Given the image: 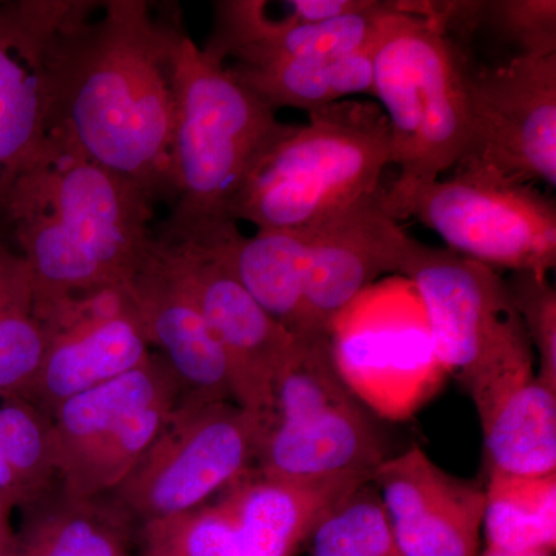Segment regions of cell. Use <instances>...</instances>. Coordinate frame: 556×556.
I'll use <instances>...</instances> for the list:
<instances>
[{
  "label": "cell",
  "mask_w": 556,
  "mask_h": 556,
  "mask_svg": "<svg viewBox=\"0 0 556 556\" xmlns=\"http://www.w3.org/2000/svg\"><path fill=\"white\" fill-rule=\"evenodd\" d=\"M181 24L144 0H73L50 64L54 144L170 204L175 56Z\"/></svg>",
  "instance_id": "cell-1"
},
{
  "label": "cell",
  "mask_w": 556,
  "mask_h": 556,
  "mask_svg": "<svg viewBox=\"0 0 556 556\" xmlns=\"http://www.w3.org/2000/svg\"><path fill=\"white\" fill-rule=\"evenodd\" d=\"M153 206L130 179L54 144L2 215L30 270L38 317L70 299L130 283L155 244Z\"/></svg>",
  "instance_id": "cell-2"
},
{
  "label": "cell",
  "mask_w": 556,
  "mask_h": 556,
  "mask_svg": "<svg viewBox=\"0 0 556 556\" xmlns=\"http://www.w3.org/2000/svg\"><path fill=\"white\" fill-rule=\"evenodd\" d=\"M294 127L278 121L223 62L182 31L175 56L174 197L156 239L199 240L237 225L230 208L241 189Z\"/></svg>",
  "instance_id": "cell-3"
},
{
  "label": "cell",
  "mask_w": 556,
  "mask_h": 556,
  "mask_svg": "<svg viewBox=\"0 0 556 556\" xmlns=\"http://www.w3.org/2000/svg\"><path fill=\"white\" fill-rule=\"evenodd\" d=\"M470 62L442 2H391L376 33L371 94L390 121L399 178L433 181L470 156Z\"/></svg>",
  "instance_id": "cell-4"
},
{
  "label": "cell",
  "mask_w": 556,
  "mask_h": 556,
  "mask_svg": "<svg viewBox=\"0 0 556 556\" xmlns=\"http://www.w3.org/2000/svg\"><path fill=\"white\" fill-rule=\"evenodd\" d=\"M308 115L252 172L230 208L233 223L311 228L382 190L393 144L380 105L345 100Z\"/></svg>",
  "instance_id": "cell-5"
},
{
  "label": "cell",
  "mask_w": 556,
  "mask_h": 556,
  "mask_svg": "<svg viewBox=\"0 0 556 556\" xmlns=\"http://www.w3.org/2000/svg\"><path fill=\"white\" fill-rule=\"evenodd\" d=\"M402 276L419 298L442 368L467 388L479 422L535 379L532 343L497 270L417 241Z\"/></svg>",
  "instance_id": "cell-6"
},
{
  "label": "cell",
  "mask_w": 556,
  "mask_h": 556,
  "mask_svg": "<svg viewBox=\"0 0 556 556\" xmlns=\"http://www.w3.org/2000/svg\"><path fill=\"white\" fill-rule=\"evenodd\" d=\"M387 457L371 412L340 378L331 339H298L278 378L255 471L294 484L364 485Z\"/></svg>",
  "instance_id": "cell-7"
},
{
  "label": "cell",
  "mask_w": 556,
  "mask_h": 556,
  "mask_svg": "<svg viewBox=\"0 0 556 556\" xmlns=\"http://www.w3.org/2000/svg\"><path fill=\"white\" fill-rule=\"evenodd\" d=\"M380 201L394 219L422 223L450 251L489 268L541 276L555 268V200L479 161H460L447 179L397 178Z\"/></svg>",
  "instance_id": "cell-8"
},
{
  "label": "cell",
  "mask_w": 556,
  "mask_h": 556,
  "mask_svg": "<svg viewBox=\"0 0 556 556\" xmlns=\"http://www.w3.org/2000/svg\"><path fill=\"white\" fill-rule=\"evenodd\" d=\"M270 419L230 401L178 402L110 500L142 526L195 510L252 470Z\"/></svg>",
  "instance_id": "cell-9"
},
{
  "label": "cell",
  "mask_w": 556,
  "mask_h": 556,
  "mask_svg": "<svg viewBox=\"0 0 556 556\" xmlns=\"http://www.w3.org/2000/svg\"><path fill=\"white\" fill-rule=\"evenodd\" d=\"M181 388L161 356L68 399L51 416L62 496L93 500L113 492L159 438Z\"/></svg>",
  "instance_id": "cell-10"
},
{
  "label": "cell",
  "mask_w": 556,
  "mask_h": 556,
  "mask_svg": "<svg viewBox=\"0 0 556 556\" xmlns=\"http://www.w3.org/2000/svg\"><path fill=\"white\" fill-rule=\"evenodd\" d=\"M371 288L336 318L332 356L340 378L369 412L407 420L437 396L447 372L412 283L407 294Z\"/></svg>",
  "instance_id": "cell-11"
},
{
  "label": "cell",
  "mask_w": 556,
  "mask_h": 556,
  "mask_svg": "<svg viewBox=\"0 0 556 556\" xmlns=\"http://www.w3.org/2000/svg\"><path fill=\"white\" fill-rule=\"evenodd\" d=\"M361 485H305L251 470L214 504L142 526L148 556H292Z\"/></svg>",
  "instance_id": "cell-12"
},
{
  "label": "cell",
  "mask_w": 556,
  "mask_h": 556,
  "mask_svg": "<svg viewBox=\"0 0 556 556\" xmlns=\"http://www.w3.org/2000/svg\"><path fill=\"white\" fill-rule=\"evenodd\" d=\"M473 150L466 160L556 189V54L467 70Z\"/></svg>",
  "instance_id": "cell-13"
},
{
  "label": "cell",
  "mask_w": 556,
  "mask_h": 556,
  "mask_svg": "<svg viewBox=\"0 0 556 556\" xmlns=\"http://www.w3.org/2000/svg\"><path fill=\"white\" fill-rule=\"evenodd\" d=\"M156 241L225 351L233 402L273 417L278 378L298 339L258 305L206 244Z\"/></svg>",
  "instance_id": "cell-14"
},
{
  "label": "cell",
  "mask_w": 556,
  "mask_h": 556,
  "mask_svg": "<svg viewBox=\"0 0 556 556\" xmlns=\"http://www.w3.org/2000/svg\"><path fill=\"white\" fill-rule=\"evenodd\" d=\"M73 0L0 3V217L21 179L54 150L50 64Z\"/></svg>",
  "instance_id": "cell-15"
},
{
  "label": "cell",
  "mask_w": 556,
  "mask_h": 556,
  "mask_svg": "<svg viewBox=\"0 0 556 556\" xmlns=\"http://www.w3.org/2000/svg\"><path fill=\"white\" fill-rule=\"evenodd\" d=\"M380 192L308 228L302 321L295 338L331 339L336 318L362 292L386 274L404 273L417 240L388 214Z\"/></svg>",
  "instance_id": "cell-16"
},
{
  "label": "cell",
  "mask_w": 556,
  "mask_h": 556,
  "mask_svg": "<svg viewBox=\"0 0 556 556\" xmlns=\"http://www.w3.org/2000/svg\"><path fill=\"white\" fill-rule=\"evenodd\" d=\"M388 521L404 556H477L485 492L448 473L413 442L376 470Z\"/></svg>",
  "instance_id": "cell-17"
},
{
  "label": "cell",
  "mask_w": 556,
  "mask_h": 556,
  "mask_svg": "<svg viewBox=\"0 0 556 556\" xmlns=\"http://www.w3.org/2000/svg\"><path fill=\"white\" fill-rule=\"evenodd\" d=\"M150 354L129 287L102 289L49 336L28 401L51 417L68 399L141 367Z\"/></svg>",
  "instance_id": "cell-18"
},
{
  "label": "cell",
  "mask_w": 556,
  "mask_h": 556,
  "mask_svg": "<svg viewBox=\"0 0 556 556\" xmlns=\"http://www.w3.org/2000/svg\"><path fill=\"white\" fill-rule=\"evenodd\" d=\"M129 292L146 342L159 348L178 380L179 402H233L225 351L156 239Z\"/></svg>",
  "instance_id": "cell-19"
},
{
  "label": "cell",
  "mask_w": 556,
  "mask_h": 556,
  "mask_svg": "<svg viewBox=\"0 0 556 556\" xmlns=\"http://www.w3.org/2000/svg\"><path fill=\"white\" fill-rule=\"evenodd\" d=\"M283 14L274 16L263 0H222L214 3V28L204 51L230 67H263L305 58L336 56L368 46L375 39L391 2L325 22L300 24Z\"/></svg>",
  "instance_id": "cell-20"
},
{
  "label": "cell",
  "mask_w": 556,
  "mask_h": 556,
  "mask_svg": "<svg viewBox=\"0 0 556 556\" xmlns=\"http://www.w3.org/2000/svg\"><path fill=\"white\" fill-rule=\"evenodd\" d=\"M372 50L375 39L362 49L336 56L305 58L263 67L225 65L274 112L291 108L311 113L353 94L372 93Z\"/></svg>",
  "instance_id": "cell-21"
},
{
  "label": "cell",
  "mask_w": 556,
  "mask_h": 556,
  "mask_svg": "<svg viewBox=\"0 0 556 556\" xmlns=\"http://www.w3.org/2000/svg\"><path fill=\"white\" fill-rule=\"evenodd\" d=\"M30 510L17 533V556H131L134 519L112 500L61 495Z\"/></svg>",
  "instance_id": "cell-22"
},
{
  "label": "cell",
  "mask_w": 556,
  "mask_h": 556,
  "mask_svg": "<svg viewBox=\"0 0 556 556\" xmlns=\"http://www.w3.org/2000/svg\"><path fill=\"white\" fill-rule=\"evenodd\" d=\"M481 427L490 467L522 477L556 473V390L536 376Z\"/></svg>",
  "instance_id": "cell-23"
},
{
  "label": "cell",
  "mask_w": 556,
  "mask_h": 556,
  "mask_svg": "<svg viewBox=\"0 0 556 556\" xmlns=\"http://www.w3.org/2000/svg\"><path fill=\"white\" fill-rule=\"evenodd\" d=\"M486 548L504 552H554L556 473L522 477L490 467L485 489Z\"/></svg>",
  "instance_id": "cell-24"
},
{
  "label": "cell",
  "mask_w": 556,
  "mask_h": 556,
  "mask_svg": "<svg viewBox=\"0 0 556 556\" xmlns=\"http://www.w3.org/2000/svg\"><path fill=\"white\" fill-rule=\"evenodd\" d=\"M47 343L30 270L16 249L0 240V399L30 396Z\"/></svg>",
  "instance_id": "cell-25"
},
{
  "label": "cell",
  "mask_w": 556,
  "mask_h": 556,
  "mask_svg": "<svg viewBox=\"0 0 556 556\" xmlns=\"http://www.w3.org/2000/svg\"><path fill=\"white\" fill-rule=\"evenodd\" d=\"M54 478L51 417L28 399H0V495L13 507H35Z\"/></svg>",
  "instance_id": "cell-26"
},
{
  "label": "cell",
  "mask_w": 556,
  "mask_h": 556,
  "mask_svg": "<svg viewBox=\"0 0 556 556\" xmlns=\"http://www.w3.org/2000/svg\"><path fill=\"white\" fill-rule=\"evenodd\" d=\"M309 538L311 556H404L372 482L329 508Z\"/></svg>",
  "instance_id": "cell-27"
},
{
  "label": "cell",
  "mask_w": 556,
  "mask_h": 556,
  "mask_svg": "<svg viewBox=\"0 0 556 556\" xmlns=\"http://www.w3.org/2000/svg\"><path fill=\"white\" fill-rule=\"evenodd\" d=\"M489 24L525 56L556 54L555 0H489L479 2L478 25Z\"/></svg>",
  "instance_id": "cell-28"
},
{
  "label": "cell",
  "mask_w": 556,
  "mask_h": 556,
  "mask_svg": "<svg viewBox=\"0 0 556 556\" xmlns=\"http://www.w3.org/2000/svg\"><path fill=\"white\" fill-rule=\"evenodd\" d=\"M547 277L515 273L507 285L530 343L538 351L536 378L556 390V291Z\"/></svg>",
  "instance_id": "cell-29"
},
{
  "label": "cell",
  "mask_w": 556,
  "mask_h": 556,
  "mask_svg": "<svg viewBox=\"0 0 556 556\" xmlns=\"http://www.w3.org/2000/svg\"><path fill=\"white\" fill-rule=\"evenodd\" d=\"M13 506L0 495V556H17V533L11 526Z\"/></svg>",
  "instance_id": "cell-30"
},
{
  "label": "cell",
  "mask_w": 556,
  "mask_h": 556,
  "mask_svg": "<svg viewBox=\"0 0 556 556\" xmlns=\"http://www.w3.org/2000/svg\"><path fill=\"white\" fill-rule=\"evenodd\" d=\"M481 556H551V552H504L485 548Z\"/></svg>",
  "instance_id": "cell-31"
},
{
  "label": "cell",
  "mask_w": 556,
  "mask_h": 556,
  "mask_svg": "<svg viewBox=\"0 0 556 556\" xmlns=\"http://www.w3.org/2000/svg\"><path fill=\"white\" fill-rule=\"evenodd\" d=\"M139 556H148V555H146V554H142V555H139Z\"/></svg>",
  "instance_id": "cell-32"
}]
</instances>
